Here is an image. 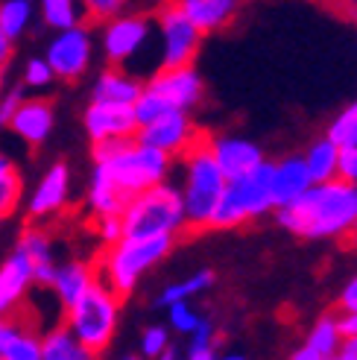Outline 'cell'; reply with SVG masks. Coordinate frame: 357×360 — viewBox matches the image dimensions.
I'll return each mask as SVG.
<instances>
[{
	"mask_svg": "<svg viewBox=\"0 0 357 360\" xmlns=\"http://www.w3.org/2000/svg\"><path fill=\"white\" fill-rule=\"evenodd\" d=\"M357 220V188L331 179L311 185L296 202L275 208V223L305 240L349 238Z\"/></svg>",
	"mask_w": 357,
	"mask_h": 360,
	"instance_id": "6da1fadb",
	"label": "cell"
},
{
	"mask_svg": "<svg viewBox=\"0 0 357 360\" xmlns=\"http://www.w3.org/2000/svg\"><path fill=\"white\" fill-rule=\"evenodd\" d=\"M94 165L112 179L115 188L126 196H135L141 191H147L158 182H167L173 158L158 153L152 147L138 143L132 138H112V141H100L91 147Z\"/></svg>",
	"mask_w": 357,
	"mask_h": 360,
	"instance_id": "7a4b0ae2",
	"label": "cell"
},
{
	"mask_svg": "<svg viewBox=\"0 0 357 360\" xmlns=\"http://www.w3.org/2000/svg\"><path fill=\"white\" fill-rule=\"evenodd\" d=\"M176 238L158 235V238H120L117 243L105 246V252L97 261V278L112 287V290L126 299L138 281L144 278L152 266L162 264L170 252H173Z\"/></svg>",
	"mask_w": 357,
	"mask_h": 360,
	"instance_id": "3957f363",
	"label": "cell"
},
{
	"mask_svg": "<svg viewBox=\"0 0 357 360\" xmlns=\"http://www.w3.org/2000/svg\"><path fill=\"white\" fill-rule=\"evenodd\" d=\"M120 220H123V238H158V235L178 238L188 229L178 185L158 182L129 196L120 211Z\"/></svg>",
	"mask_w": 357,
	"mask_h": 360,
	"instance_id": "277c9868",
	"label": "cell"
},
{
	"mask_svg": "<svg viewBox=\"0 0 357 360\" xmlns=\"http://www.w3.org/2000/svg\"><path fill=\"white\" fill-rule=\"evenodd\" d=\"M273 161H261L243 176L226 179V188L220 196V205L214 211L208 229H238L243 223H252L258 217L273 214Z\"/></svg>",
	"mask_w": 357,
	"mask_h": 360,
	"instance_id": "5b68a950",
	"label": "cell"
},
{
	"mask_svg": "<svg viewBox=\"0 0 357 360\" xmlns=\"http://www.w3.org/2000/svg\"><path fill=\"white\" fill-rule=\"evenodd\" d=\"M182 158V205H185V223L188 229H208L214 211L220 205V196L226 188V176L211 158L205 141L190 147Z\"/></svg>",
	"mask_w": 357,
	"mask_h": 360,
	"instance_id": "8992f818",
	"label": "cell"
},
{
	"mask_svg": "<svg viewBox=\"0 0 357 360\" xmlns=\"http://www.w3.org/2000/svg\"><path fill=\"white\" fill-rule=\"evenodd\" d=\"M202 94H205V85L193 65L158 68L150 77V82H144V88H141L138 100L132 103V112H135L138 126H144L164 112L196 109V105L202 103Z\"/></svg>",
	"mask_w": 357,
	"mask_h": 360,
	"instance_id": "52a82bcc",
	"label": "cell"
},
{
	"mask_svg": "<svg viewBox=\"0 0 357 360\" xmlns=\"http://www.w3.org/2000/svg\"><path fill=\"white\" fill-rule=\"evenodd\" d=\"M117 319H120V296L100 278L74 304L65 308V326L88 354H103L109 349L117 331Z\"/></svg>",
	"mask_w": 357,
	"mask_h": 360,
	"instance_id": "ba28073f",
	"label": "cell"
},
{
	"mask_svg": "<svg viewBox=\"0 0 357 360\" xmlns=\"http://www.w3.org/2000/svg\"><path fill=\"white\" fill-rule=\"evenodd\" d=\"M91 59H94V39L85 24L59 30L44 50V62L50 65L53 77L62 82L82 79L88 74V68H91Z\"/></svg>",
	"mask_w": 357,
	"mask_h": 360,
	"instance_id": "9c48e42d",
	"label": "cell"
},
{
	"mask_svg": "<svg viewBox=\"0 0 357 360\" xmlns=\"http://www.w3.org/2000/svg\"><path fill=\"white\" fill-rule=\"evenodd\" d=\"M135 141L144 143V147L164 153L170 158H178L190 147H196V143L202 141V135L196 129V123L190 120V112H164L155 120L138 126Z\"/></svg>",
	"mask_w": 357,
	"mask_h": 360,
	"instance_id": "30bf717a",
	"label": "cell"
},
{
	"mask_svg": "<svg viewBox=\"0 0 357 360\" xmlns=\"http://www.w3.org/2000/svg\"><path fill=\"white\" fill-rule=\"evenodd\" d=\"M150 32L152 24L150 18L144 15H115L112 21L103 24V35H100V44H103V56L112 68H123L129 59H135L144 44L150 41Z\"/></svg>",
	"mask_w": 357,
	"mask_h": 360,
	"instance_id": "8fae6325",
	"label": "cell"
},
{
	"mask_svg": "<svg viewBox=\"0 0 357 360\" xmlns=\"http://www.w3.org/2000/svg\"><path fill=\"white\" fill-rule=\"evenodd\" d=\"M158 32H162V68H185L193 65L202 47V32L173 4L158 12Z\"/></svg>",
	"mask_w": 357,
	"mask_h": 360,
	"instance_id": "7c38bea8",
	"label": "cell"
},
{
	"mask_svg": "<svg viewBox=\"0 0 357 360\" xmlns=\"http://www.w3.org/2000/svg\"><path fill=\"white\" fill-rule=\"evenodd\" d=\"M70 200V167L65 161H56L44 170V176L35 182L32 193L27 196V214L32 223L47 220L59 214Z\"/></svg>",
	"mask_w": 357,
	"mask_h": 360,
	"instance_id": "4fadbf2b",
	"label": "cell"
},
{
	"mask_svg": "<svg viewBox=\"0 0 357 360\" xmlns=\"http://www.w3.org/2000/svg\"><path fill=\"white\" fill-rule=\"evenodd\" d=\"M82 126L91 143L112 141V138H132L138 132L132 105H115V103H97V100L85 105Z\"/></svg>",
	"mask_w": 357,
	"mask_h": 360,
	"instance_id": "5bb4252c",
	"label": "cell"
},
{
	"mask_svg": "<svg viewBox=\"0 0 357 360\" xmlns=\"http://www.w3.org/2000/svg\"><path fill=\"white\" fill-rule=\"evenodd\" d=\"M205 147L211 153V158L217 161V167L223 170L226 179H235L243 176L252 167H258L264 161V150L258 147L255 141H246L240 135H217V138H208Z\"/></svg>",
	"mask_w": 357,
	"mask_h": 360,
	"instance_id": "9a60e30c",
	"label": "cell"
},
{
	"mask_svg": "<svg viewBox=\"0 0 357 360\" xmlns=\"http://www.w3.org/2000/svg\"><path fill=\"white\" fill-rule=\"evenodd\" d=\"M53 126H56V112H53V103L44 97H24V103L18 105V112L9 120V129L30 147H41L50 138Z\"/></svg>",
	"mask_w": 357,
	"mask_h": 360,
	"instance_id": "2e32d148",
	"label": "cell"
},
{
	"mask_svg": "<svg viewBox=\"0 0 357 360\" xmlns=\"http://www.w3.org/2000/svg\"><path fill=\"white\" fill-rule=\"evenodd\" d=\"M15 249L30 261L35 284L47 287L50 278H53V269H56V264H59V261H56V249H53L50 231L41 229V226H35V223H30V226L21 231V238H18Z\"/></svg>",
	"mask_w": 357,
	"mask_h": 360,
	"instance_id": "e0dca14e",
	"label": "cell"
},
{
	"mask_svg": "<svg viewBox=\"0 0 357 360\" xmlns=\"http://www.w3.org/2000/svg\"><path fill=\"white\" fill-rule=\"evenodd\" d=\"M32 284L35 278L30 261L18 249H12V255L0 264V316H12Z\"/></svg>",
	"mask_w": 357,
	"mask_h": 360,
	"instance_id": "ac0fdd59",
	"label": "cell"
},
{
	"mask_svg": "<svg viewBox=\"0 0 357 360\" xmlns=\"http://www.w3.org/2000/svg\"><path fill=\"white\" fill-rule=\"evenodd\" d=\"M94 281H97L94 264L74 258V261L56 264V269H53V278H50V284H47V290L56 296V302L62 304V311H65L67 304H74Z\"/></svg>",
	"mask_w": 357,
	"mask_h": 360,
	"instance_id": "d6986e66",
	"label": "cell"
},
{
	"mask_svg": "<svg viewBox=\"0 0 357 360\" xmlns=\"http://www.w3.org/2000/svg\"><path fill=\"white\" fill-rule=\"evenodd\" d=\"M311 185L313 179L301 155H284L281 161H273V205L275 208L296 202Z\"/></svg>",
	"mask_w": 357,
	"mask_h": 360,
	"instance_id": "ffe728a7",
	"label": "cell"
},
{
	"mask_svg": "<svg viewBox=\"0 0 357 360\" xmlns=\"http://www.w3.org/2000/svg\"><path fill=\"white\" fill-rule=\"evenodd\" d=\"M173 6L202 35H208L231 24V18L240 9V0H173Z\"/></svg>",
	"mask_w": 357,
	"mask_h": 360,
	"instance_id": "44dd1931",
	"label": "cell"
},
{
	"mask_svg": "<svg viewBox=\"0 0 357 360\" xmlns=\"http://www.w3.org/2000/svg\"><path fill=\"white\" fill-rule=\"evenodd\" d=\"M141 88H144V82L135 79V74L109 65L94 79L91 100H97V103H115V105H132L138 100V94H141Z\"/></svg>",
	"mask_w": 357,
	"mask_h": 360,
	"instance_id": "7402d4cb",
	"label": "cell"
},
{
	"mask_svg": "<svg viewBox=\"0 0 357 360\" xmlns=\"http://www.w3.org/2000/svg\"><path fill=\"white\" fill-rule=\"evenodd\" d=\"M85 205H88V211H91L94 217H115V214H120L123 205H126V196L115 188V182L97 165L91 170V179H88Z\"/></svg>",
	"mask_w": 357,
	"mask_h": 360,
	"instance_id": "603a6c76",
	"label": "cell"
},
{
	"mask_svg": "<svg viewBox=\"0 0 357 360\" xmlns=\"http://www.w3.org/2000/svg\"><path fill=\"white\" fill-rule=\"evenodd\" d=\"M4 360H41V334L12 314V328L4 346Z\"/></svg>",
	"mask_w": 357,
	"mask_h": 360,
	"instance_id": "cb8c5ba5",
	"label": "cell"
},
{
	"mask_svg": "<svg viewBox=\"0 0 357 360\" xmlns=\"http://www.w3.org/2000/svg\"><path fill=\"white\" fill-rule=\"evenodd\" d=\"M301 158H305V167H308V173H311V179H313V185L337 179V161H340V147H337L334 141H328V138L313 141Z\"/></svg>",
	"mask_w": 357,
	"mask_h": 360,
	"instance_id": "d4e9b609",
	"label": "cell"
},
{
	"mask_svg": "<svg viewBox=\"0 0 357 360\" xmlns=\"http://www.w3.org/2000/svg\"><path fill=\"white\" fill-rule=\"evenodd\" d=\"M208 287H214V269H196V273H190L188 278L167 284L164 290L155 296V304L158 308H167L173 302H190L193 296L205 293Z\"/></svg>",
	"mask_w": 357,
	"mask_h": 360,
	"instance_id": "484cf974",
	"label": "cell"
},
{
	"mask_svg": "<svg viewBox=\"0 0 357 360\" xmlns=\"http://www.w3.org/2000/svg\"><path fill=\"white\" fill-rule=\"evenodd\" d=\"M88 354L82 346H79V340L70 334V328L65 326H53L41 334V360H77ZM97 357V354H94Z\"/></svg>",
	"mask_w": 357,
	"mask_h": 360,
	"instance_id": "4316f807",
	"label": "cell"
},
{
	"mask_svg": "<svg viewBox=\"0 0 357 360\" xmlns=\"http://www.w3.org/2000/svg\"><path fill=\"white\" fill-rule=\"evenodd\" d=\"M21 193H24V179H21V170L18 165L0 153V220L12 217L21 205Z\"/></svg>",
	"mask_w": 357,
	"mask_h": 360,
	"instance_id": "83f0119b",
	"label": "cell"
},
{
	"mask_svg": "<svg viewBox=\"0 0 357 360\" xmlns=\"http://www.w3.org/2000/svg\"><path fill=\"white\" fill-rule=\"evenodd\" d=\"M32 15H35L32 0H0V30L12 41H18L30 30Z\"/></svg>",
	"mask_w": 357,
	"mask_h": 360,
	"instance_id": "f1b7e54d",
	"label": "cell"
},
{
	"mask_svg": "<svg viewBox=\"0 0 357 360\" xmlns=\"http://www.w3.org/2000/svg\"><path fill=\"white\" fill-rule=\"evenodd\" d=\"M41 18L50 30H70L85 21L82 0H41Z\"/></svg>",
	"mask_w": 357,
	"mask_h": 360,
	"instance_id": "f546056e",
	"label": "cell"
},
{
	"mask_svg": "<svg viewBox=\"0 0 357 360\" xmlns=\"http://www.w3.org/2000/svg\"><path fill=\"white\" fill-rule=\"evenodd\" d=\"M340 328H337V316H319L313 322V328L308 331V340H305V346H311L316 354H323V357H334L337 346H340Z\"/></svg>",
	"mask_w": 357,
	"mask_h": 360,
	"instance_id": "4dcf8cb0",
	"label": "cell"
},
{
	"mask_svg": "<svg viewBox=\"0 0 357 360\" xmlns=\"http://www.w3.org/2000/svg\"><path fill=\"white\" fill-rule=\"evenodd\" d=\"M325 138L334 141L337 147H357V100L331 120Z\"/></svg>",
	"mask_w": 357,
	"mask_h": 360,
	"instance_id": "1f68e13d",
	"label": "cell"
},
{
	"mask_svg": "<svg viewBox=\"0 0 357 360\" xmlns=\"http://www.w3.org/2000/svg\"><path fill=\"white\" fill-rule=\"evenodd\" d=\"M217 346H214V326L211 319L202 316L200 326L193 328L190 343H188V360H217Z\"/></svg>",
	"mask_w": 357,
	"mask_h": 360,
	"instance_id": "d6a6232c",
	"label": "cell"
},
{
	"mask_svg": "<svg viewBox=\"0 0 357 360\" xmlns=\"http://www.w3.org/2000/svg\"><path fill=\"white\" fill-rule=\"evenodd\" d=\"M53 70L50 65L44 62V56H35V59H27L24 70H21V85L24 88H32V91H44V88L53 85Z\"/></svg>",
	"mask_w": 357,
	"mask_h": 360,
	"instance_id": "836d02e7",
	"label": "cell"
},
{
	"mask_svg": "<svg viewBox=\"0 0 357 360\" xmlns=\"http://www.w3.org/2000/svg\"><path fill=\"white\" fill-rule=\"evenodd\" d=\"M126 6H129V0H82V15H85V21L105 24L115 15L126 12Z\"/></svg>",
	"mask_w": 357,
	"mask_h": 360,
	"instance_id": "e575fe53",
	"label": "cell"
},
{
	"mask_svg": "<svg viewBox=\"0 0 357 360\" xmlns=\"http://www.w3.org/2000/svg\"><path fill=\"white\" fill-rule=\"evenodd\" d=\"M164 311H167V326L176 334H193V328L200 326V319H202V314H196L188 302H173Z\"/></svg>",
	"mask_w": 357,
	"mask_h": 360,
	"instance_id": "d590c367",
	"label": "cell"
},
{
	"mask_svg": "<svg viewBox=\"0 0 357 360\" xmlns=\"http://www.w3.org/2000/svg\"><path fill=\"white\" fill-rule=\"evenodd\" d=\"M170 346V331L164 326H150L144 334H141V357H158L164 349Z\"/></svg>",
	"mask_w": 357,
	"mask_h": 360,
	"instance_id": "8d00e7d4",
	"label": "cell"
},
{
	"mask_svg": "<svg viewBox=\"0 0 357 360\" xmlns=\"http://www.w3.org/2000/svg\"><path fill=\"white\" fill-rule=\"evenodd\" d=\"M24 97H27V88L21 82L4 88V94H0V129H9V120L18 112V105L24 103Z\"/></svg>",
	"mask_w": 357,
	"mask_h": 360,
	"instance_id": "74e56055",
	"label": "cell"
},
{
	"mask_svg": "<svg viewBox=\"0 0 357 360\" xmlns=\"http://www.w3.org/2000/svg\"><path fill=\"white\" fill-rule=\"evenodd\" d=\"M97 220V240L103 246H112L123 238V220H120V214H115V217H94Z\"/></svg>",
	"mask_w": 357,
	"mask_h": 360,
	"instance_id": "f35d334b",
	"label": "cell"
},
{
	"mask_svg": "<svg viewBox=\"0 0 357 360\" xmlns=\"http://www.w3.org/2000/svg\"><path fill=\"white\" fill-rule=\"evenodd\" d=\"M337 179L357 188V147H340V161H337Z\"/></svg>",
	"mask_w": 357,
	"mask_h": 360,
	"instance_id": "ab89813d",
	"label": "cell"
},
{
	"mask_svg": "<svg viewBox=\"0 0 357 360\" xmlns=\"http://www.w3.org/2000/svg\"><path fill=\"white\" fill-rule=\"evenodd\" d=\"M340 308L343 311H357V273L346 281L343 293H340Z\"/></svg>",
	"mask_w": 357,
	"mask_h": 360,
	"instance_id": "60d3db41",
	"label": "cell"
},
{
	"mask_svg": "<svg viewBox=\"0 0 357 360\" xmlns=\"http://www.w3.org/2000/svg\"><path fill=\"white\" fill-rule=\"evenodd\" d=\"M337 328L343 337H357V311H343L337 316Z\"/></svg>",
	"mask_w": 357,
	"mask_h": 360,
	"instance_id": "b9f144b4",
	"label": "cell"
},
{
	"mask_svg": "<svg viewBox=\"0 0 357 360\" xmlns=\"http://www.w3.org/2000/svg\"><path fill=\"white\" fill-rule=\"evenodd\" d=\"M331 360H357V337H343Z\"/></svg>",
	"mask_w": 357,
	"mask_h": 360,
	"instance_id": "7bdbcfd3",
	"label": "cell"
},
{
	"mask_svg": "<svg viewBox=\"0 0 357 360\" xmlns=\"http://www.w3.org/2000/svg\"><path fill=\"white\" fill-rule=\"evenodd\" d=\"M12 56H15V41L9 39L4 30H0V70H6V65L12 62Z\"/></svg>",
	"mask_w": 357,
	"mask_h": 360,
	"instance_id": "ee69618b",
	"label": "cell"
},
{
	"mask_svg": "<svg viewBox=\"0 0 357 360\" xmlns=\"http://www.w3.org/2000/svg\"><path fill=\"white\" fill-rule=\"evenodd\" d=\"M290 360H328V357H323V354H316L311 346H299L293 354H290Z\"/></svg>",
	"mask_w": 357,
	"mask_h": 360,
	"instance_id": "f6af8a7d",
	"label": "cell"
},
{
	"mask_svg": "<svg viewBox=\"0 0 357 360\" xmlns=\"http://www.w3.org/2000/svg\"><path fill=\"white\" fill-rule=\"evenodd\" d=\"M9 328H12V316H0V360H4V346H6Z\"/></svg>",
	"mask_w": 357,
	"mask_h": 360,
	"instance_id": "bcb514c9",
	"label": "cell"
},
{
	"mask_svg": "<svg viewBox=\"0 0 357 360\" xmlns=\"http://www.w3.org/2000/svg\"><path fill=\"white\" fill-rule=\"evenodd\" d=\"M152 360H178V354H176V349H173V346H167L162 354H158V357H152Z\"/></svg>",
	"mask_w": 357,
	"mask_h": 360,
	"instance_id": "7dc6e473",
	"label": "cell"
},
{
	"mask_svg": "<svg viewBox=\"0 0 357 360\" xmlns=\"http://www.w3.org/2000/svg\"><path fill=\"white\" fill-rule=\"evenodd\" d=\"M217 360H246V357L238 354V352H231V354H223V357H217Z\"/></svg>",
	"mask_w": 357,
	"mask_h": 360,
	"instance_id": "c3c4849f",
	"label": "cell"
},
{
	"mask_svg": "<svg viewBox=\"0 0 357 360\" xmlns=\"http://www.w3.org/2000/svg\"><path fill=\"white\" fill-rule=\"evenodd\" d=\"M120 360H144V357H135V354H126V357H120Z\"/></svg>",
	"mask_w": 357,
	"mask_h": 360,
	"instance_id": "681fc988",
	"label": "cell"
},
{
	"mask_svg": "<svg viewBox=\"0 0 357 360\" xmlns=\"http://www.w3.org/2000/svg\"><path fill=\"white\" fill-rule=\"evenodd\" d=\"M77 360H97L94 354H82V357H77Z\"/></svg>",
	"mask_w": 357,
	"mask_h": 360,
	"instance_id": "f907efd6",
	"label": "cell"
},
{
	"mask_svg": "<svg viewBox=\"0 0 357 360\" xmlns=\"http://www.w3.org/2000/svg\"><path fill=\"white\" fill-rule=\"evenodd\" d=\"M351 238H354V243H357V220H354V229H351Z\"/></svg>",
	"mask_w": 357,
	"mask_h": 360,
	"instance_id": "816d5d0a",
	"label": "cell"
},
{
	"mask_svg": "<svg viewBox=\"0 0 357 360\" xmlns=\"http://www.w3.org/2000/svg\"><path fill=\"white\" fill-rule=\"evenodd\" d=\"M0 94H4V70H0Z\"/></svg>",
	"mask_w": 357,
	"mask_h": 360,
	"instance_id": "f5cc1de1",
	"label": "cell"
}]
</instances>
